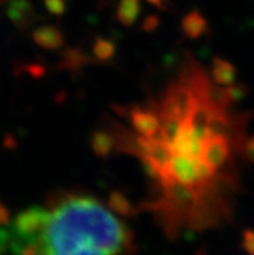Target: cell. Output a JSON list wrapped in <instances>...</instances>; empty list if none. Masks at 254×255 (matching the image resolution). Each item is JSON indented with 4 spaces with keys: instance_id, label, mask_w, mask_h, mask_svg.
Returning <instances> with one entry per match:
<instances>
[{
    "instance_id": "1",
    "label": "cell",
    "mask_w": 254,
    "mask_h": 255,
    "mask_svg": "<svg viewBox=\"0 0 254 255\" xmlns=\"http://www.w3.org/2000/svg\"><path fill=\"white\" fill-rule=\"evenodd\" d=\"M147 101L160 117L155 135H136L114 120L106 128L116 150L136 157L151 180L140 207L173 239L231 219L251 114L234 112L230 87L217 86L192 55Z\"/></svg>"
},
{
    "instance_id": "2",
    "label": "cell",
    "mask_w": 254,
    "mask_h": 255,
    "mask_svg": "<svg viewBox=\"0 0 254 255\" xmlns=\"http://www.w3.org/2000/svg\"><path fill=\"white\" fill-rule=\"evenodd\" d=\"M91 249L106 255H129L132 236L129 228L99 201L69 196L48 210L36 255H56Z\"/></svg>"
},
{
    "instance_id": "3",
    "label": "cell",
    "mask_w": 254,
    "mask_h": 255,
    "mask_svg": "<svg viewBox=\"0 0 254 255\" xmlns=\"http://www.w3.org/2000/svg\"><path fill=\"white\" fill-rule=\"evenodd\" d=\"M5 12L18 29H27L35 19V9L29 0H10Z\"/></svg>"
},
{
    "instance_id": "4",
    "label": "cell",
    "mask_w": 254,
    "mask_h": 255,
    "mask_svg": "<svg viewBox=\"0 0 254 255\" xmlns=\"http://www.w3.org/2000/svg\"><path fill=\"white\" fill-rule=\"evenodd\" d=\"M210 77H212V81L219 87H230L232 84H235L238 69L232 62L227 61L225 58L214 57L212 61Z\"/></svg>"
},
{
    "instance_id": "5",
    "label": "cell",
    "mask_w": 254,
    "mask_h": 255,
    "mask_svg": "<svg viewBox=\"0 0 254 255\" xmlns=\"http://www.w3.org/2000/svg\"><path fill=\"white\" fill-rule=\"evenodd\" d=\"M32 39L36 45H39L40 48L48 49V51H55L64 45V35H62L61 30L56 26H40L34 30Z\"/></svg>"
},
{
    "instance_id": "6",
    "label": "cell",
    "mask_w": 254,
    "mask_h": 255,
    "mask_svg": "<svg viewBox=\"0 0 254 255\" xmlns=\"http://www.w3.org/2000/svg\"><path fill=\"white\" fill-rule=\"evenodd\" d=\"M180 27L187 38L199 39L209 31V25L205 17L199 10H192L183 17Z\"/></svg>"
},
{
    "instance_id": "7",
    "label": "cell",
    "mask_w": 254,
    "mask_h": 255,
    "mask_svg": "<svg viewBox=\"0 0 254 255\" xmlns=\"http://www.w3.org/2000/svg\"><path fill=\"white\" fill-rule=\"evenodd\" d=\"M91 148L100 158L109 157L113 150H116V144L112 133L108 129H97L91 135Z\"/></svg>"
},
{
    "instance_id": "8",
    "label": "cell",
    "mask_w": 254,
    "mask_h": 255,
    "mask_svg": "<svg viewBox=\"0 0 254 255\" xmlns=\"http://www.w3.org/2000/svg\"><path fill=\"white\" fill-rule=\"evenodd\" d=\"M140 14V0H121L117 9V19L122 26L130 27Z\"/></svg>"
},
{
    "instance_id": "9",
    "label": "cell",
    "mask_w": 254,
    "mask_h": 255,
    "mask_svg": "<svg viewBox=\"0 0 254 255\" xmlns=\"http://www.w3.org/2000/svg\"><path fill=\"white\" fill-rule=\"evenodd\" d=\"M108 205H109L113 211H116V213H118L119 215H123V217H132L139 211L138 207L134 206L130 202L129 198L126 197L122 192L118 191H113L109 194Z\"/></svg>"
},
{
    "instance_id": "10",
    "label": "cell",
    "mask_w": 254,
    "mask_h": 255,
    "mask_svg": "<svg viewBox=\"0 0 254 255\" xmlns=\"http://www.w3.org/2000/svg\"><path fill=\"white\" fill-rule=\"evenodd\" d=\"M92 53L99 61H108L116 55V44L109 39L97 38L92 47Z\"/></svg>"
},
{
    "instance_id": "11",
    "label": "cell",
    "mask_w": 254,
    "mask_h": 255,
    "mask_svg": "<svg viewBox=\"0 0 254 255\" xmlns=\"http://www.w3.org/2000/svg\"><path fill=\"white\" fill-rule=\"evenodd\" d=\"M87 60H88V57L79 49H69L68 52H65L64 60H62L61 64H64L66 68L77 69L86 64Z\"/></svg>"
},
{
    "instance_id": "12",
    "label": "cell",
    "mask_w": 254,
    "mask_h": 255,
    "mask_svg": "<svg viewBox=\"0 0 254 255\" xmlns=\"http://www.w3.org/2000/svg\"><path fill=\"white\" fill-rule=\"evenodd\" d=\"M44 4L47 10L55 16H61L66 9V4L64 0H44Z\"/></svg>"
},
{
    "instance_id": "13",
    "label": "cell",
    "mask_w": 254,
    "mask_h": 255,
    "mask_svg": "<svg viewBox=\"0 0 254 255\" xmlns=\"http://www.w3.org/2000/svg\"><path fill=\"white\" fill-rule=\"evenodd\" d=\"M243 248L249 255H254V230H247L244 232Z\"/></svg>"
},
{
    "instance_id": "14",
    "label": "cell",
    "mask_w": 254,
    "mask_h": 255,
    "mask_svg": "<svg viewBox=\"0 0 254 255\" xmlns=\"http://www.w3.org/2000/svg\"><path fill=\"white\" fill-rule=\"evenodd\" d=\"M243 157L249 163H254V135L247 139L243 149Z\"/></svg>"
},
{
    "instance_id": "15",
    "label": "cell",
    "mask_w": 254,
    "mask_h": 255,
    "mask_svg": "<svg viewBox=\"0 0 254 255\" xmlns=\"http://www.w3.org/2000/svg\"><path fill=\"white\" fill-rule=\"evenodd\" d=\"M56 255H106L101 252L97 250H91V249H83V250H75V252L70 253H64V254H56Z\"/></svg>"
},
{
    "instance_id": "16",
    "label": "cell",
    "mask_w": 254,
    "mask_h": 255,
    "mask_svg": "<svg viewBox=\"0 0 254 255\" xmlns=\"http://www.w3.org/2000/svg\"><path fill=\"white\" fill-rule=\"evenodd\" d=\"M9 223V211L4 207V205L0 202V224Z\"/></svg>"
},
{
    "instance_id": "17",
    "label": "cell",
    "mask_w": 254,
    "mask_h": 255,
    "mask_svg": "<svg viewBox=\"0 0 254 255\" xmlns=\"http://www.w3.org/2000/svg\"><path fill=\"white\" fill-rule=\"evenodd\" d=\"M158 25V18L157 17H149V18L145 19L144 22V29L147 30V31H151V30L156 29Z\"/></svg>"
},
{
    "instance_id": "18",
    "label": "cell",
    "mask_w": 254,
    "mask_h": 255,
    "mask_svg": "<svg viewBox=\"0 0 254 255\" xmlns=\"http://www.w3.org/2000/svg\"><path fill=\"white\" fill-rule=\"evenodd\" d=\"M147 1L156 6H162V0H147Z\"/></svg>"
},
{
    "instance_id": "19",
    "label": "cell",
    "mask_w": 254,
    "mask_h": 255,
    "mask_svg": "<svg viewBox=\"0 0 254 255\" xmlns=\"http://www.w3.org/2000/svg\"><path fill=\"white\" fill-rule=\"evenodd\" d=\"M13 253V252H12ZM13 255H19V254H16V253H13Z\"/></svg>"
}]
</instances>
